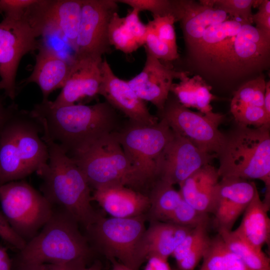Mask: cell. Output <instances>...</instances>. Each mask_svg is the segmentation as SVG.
Segmentation results:
<instances>
[{
    "instance_id": "obj_1",
    "label": "cell",
    "mask_w": 270,
    "mask_h": 270,
    "mask_svg": "<svg viewBox=\"0 0 270 270\" xmlns=\"http://www.w3.org/2000/svg\"><path fill=\"white\" fill-rule=\"evenodd\" d=\"M186 50L190 62L204 75L232 82L268 68L270 36L252 24L230 18L208 28L202 38Z\"/></svg>"
},
{
    "instance_id": "obj_2",
    "label": "cell",
    "mask_w": 270,
    "mask_h": 270,
    "mask_svg": "<svg viewBox=\"0 0 270 270\" xmlns=\"http://www.w3.org/2000/svg\"><path fill=\"white\" fill-rule=\"evenodd\" d=\"M42 130L71 156L116 131L118 115L106 100L92 105L54 106L48 100L30 110Z\"/></svg>"
},
{
    "instance_id": "obj_3",
    "label": "cell",
    "mask_w": 270,
    "mask_h": 270,
    "mask_svg": "<svg viewBox=\"0 0 270 270\" xmlns=\"http://www.w3.org/2000/svg\"><path fill=\"white\" fill-rule=\"evenodd\" d=\"M42 132L48 159L36 172L42 180V193L53 206L65 210L86 229L100 216L92 205L90 187L74 160L45 131Z\"/></svg>"
},
{
    "instance_id": "obj_4",
    "label": "cell",
    "mask_w": 270,
    "mask_h": 270,
    "mask_svg": "<svg viewBox=\"0 0 270 270\" xmlns=\"http://www.w3.org/2000/svg\"><path fill=\"white\" fill-rule=\"evenodd\" d=\"M42 128L30 111L14 108L0 128V185L22 180L48 162Z\"/></svg>"
},
{
    "instance_id": "obj_5",
    "label": "cell",
    "mask_w": 270,
    "mask_h": 270,
    "mask_svg": "<svg viewBox=\"0 0 270 270\" xmlns=\"http://www.w3.org/2000/svg\"><path fill=\"white\" fill-rule=\"evenodd\" d=\"M78 224L65 210L54 206L48 220L12 259V266L88 262L92 248Z\"/></svg>"
},
{
    "instance_id": "obj_6",
    "label": "cell",
    "mask_w": 270,
    "mask_h": 270,
    "mask_svg": "<svg viewBox=\"0 0 270 270\" xmlns=\"http://www.w3.org/2000/svg\"><path fill=\"white\" fill-rule=\"evenodd\" d=\"M217 158L221 178L260 180L266 186L264 198H270V126L251 128L236 124L224 134Z\"/></svg>"
},
{
    "instance_id": "obj_7",
    "label": "cell",
    "mask_w": 270,
    "mask_h": 270,
    "mask_svg": "<svg viewBox=\"0 0 270 270\" xmlns=\"http://www.w3.org/2000/svg\"><path fill=\"white\" fill-rule=\"evenodd\" d=\"M70 157L94 190L120 184L140 192L145 187L114 132L104 136L88 148Z\"/></svg>"
},
{
    "instance_id": "obj_8",
    "label": "cell",
    "mask_w": 270,
    "mask_h": 270,
    "mask_svg": "<svg viewBox=\"0 0 270 270\" xmlns=\"http://www.w3.org/2000/svg\"><path fill=\"white\" fill-rule=\"evenodd\" d=\"M144 214L130 218H104L101 216L86 228L88 243L133 270L143 263L140 254L146 230Z\"/></svg>"
},
{
    "instance_id": "obj_9",
    "label": "cell",
    "mask_w": 270,
    "mask_h": 270,
    "mask_svg": "<svg viewBox=\"0 0 270 270\" xmlns=\"http://www.w3.org/2000/svg\"><path fill=\"white\" fill-rule=\"evenodd\" d=\"M0 202L7 222L26 244L38 233L54 208L42 192L22 180L0 185Z\"/></svg>"
},
{
    "instance_id": "obj_10",
    "label": "cell",
    "mask_w": 270,
    "mask_h": 270,
    "mask_svg": "<svg viewBox=\"0 0 270 270\" xmlns=\"http://www.w3.org/2000/svg\"><path fill=\"white\" fill-rule=\"evenodd\" d=\"M114 134L145 187L152 186L156 180L160 155L173 135L166 121L160 118L152 126L129 122Z\"/></svg>"
},
{
    "instance_id": "obj_11",
    "label": "cell",
    "mask_w": 270,
    "mask_h": 270,
    "mask_svg": "<svg viewBox=\"0 0 270 270\" xmlns=\"http://www.w3.org/2000/svg\"><path fill=\"white\" fill-rule=\"evenodd\" d=\"M158 114L174 132L202 152L217 156L224 136L218 129L224 119V114L213 111L205 114L192 112L170 94L163 110Z\"/></svg>"
},
{
    "instance_id": "obj_12",
    "label": "cell",
    "mask_w": 270,
    "mask_h": 270,
    "mask_svg": "<svg viewBox=\"0 0 270 270\" xmlns=\"http://www.w3.org/2000/svg\"><path fill=\"white\" fill-rule=\"evenodd\" d=\"M40 36L26 14L19 19L4 18L0 22V76L4 94L11 100L16 96V78L22 58L38 50Z\"/></svg>"
},
{
    "instance_id": "obj_13",
    "label": "cell",
    "mask_w": 270,
    "mask_h": 270,
    "mask_svg": "<svg viewBox=\"0 0 270 270\" xmlns=\"http://www.w3.org/2000/svg\"><path fill=\"white\" fill-rule=\"evenodd\" d=\"M118 4L116 0H83L74 56L102 58L110 51L108 26L118 12Z\"/></svg>"
},
{
    "instance_id": "obj_14",
    "label": "cell",
    "mask_w": 270,
    "mask_h": 270,
    "mask_svg": "<svg viewBox=\"0 0 270 270\" xmlns=\"http://www.w3.org/2000/svg\"><path fill=\"white\" fill-rule=\"evenodd\" d=\"M83 0H36L27 10L26 18L40 36L58 33L74 50Z\"/></svg>"
},
{
    "instance_id": "obj_15",
    "label": "cell",
    "mask_w": 270,
    "mask_h": 270,
    "mask_svg": "<svg viewBox=\"0 0 270 270\" xmlns=\"http://www.w3.org/2000/svg\"><path fill=\"white\" fill-rule=\"evenodd\" d=\"M216 158V155L202 152L173 131L172 138L160 158L156 180L179 185L196 170L210 164Z\"/></svg>"
},
{
    "instance_id": "obj_16",
    "label": "cell",
    "mask_w": 270,
    "mask_h": 270,
    "mask_svg": "<svg viewBox=\"0 0 270 270\" xmlns=\"http://www.w3.org/2000/svg\"><path fill=\"white\" fill-rule=\"evenodd\" d=\"M102 82L98 94L116 110L124 114L130 122L142 126L156 124L158 118L152 114L145 102L132 89L127 81L115 75L106 59L101 65Z\"/></svg>"
},
{
    "instance_id": "obj_17",
    "label": "cell",
    "mask_w": 270,
    "mask_h": 270,
    "mask_svg": "<svg viewBox=\"0 0 270 270\" xmlns=\"http://www.w3.org/2000/svg\"><path fill=\"white\" fill-rule=\"evenodd\" d=\"M254 182L237 178H222L219 181L212 213L218 232L232 230L257 190Z\"/></svg>"
},
{
    "instance_id": "obj_18",
    "label": "cell",
    "mask_w": 270,
    "mask_h": 270,
    "mask_svg": "<svg viewBox=\"0 0 270 270\" xmlns=\"http://www.w3.org/2000/svg\"><path fill=\"white\" fill-rule=\"evenodd\" d=\"M144 48L146 60L144 68L127 82L140 98L152 104L160 113L164 108L174 80L179 79L182 71L164 64Z\"/></svg>"
},
{
    "instance_id": "obj_19",
    "label": "cell",
    "mask_w": 270,
    "mask_h": 270,
    "mask_svg": "<svg viewBox=\"0 0 270 270\" xmlns=\"http://www.w3.org/2000/svg\"><path fill=\"white\" fill-rule=\"evenodd\" d=\"M102 58L74 57L70 60V69L66 82L54 101V106L75 104L86 97L98 94L102 82Z\"/></svg>"
},
{
    "instance_id": "obj_20",
    "label": "cell",
    "mask_w": 270,
    "mask_h": 270,
    "mask_svg": "<svg viewBox=\"0 0 270 270\" xmlns=\"http://www.w3.org/2000/svg\"><path fill=\"white\" fill-rule=\"evenodd\" d=\"M172 14L176 22H180L186 48L199 41L208 28L230 18L224 12L215 8L210 0H174Z\"/></svg>"
},
{
    "instance_id": "obj_21",
    "label": "cell",
    "mask_w": 270,
    "mask_h": 270,
    "mask_svg": "<svg viewBox=\"0 0 270 270\" xmlns=\"http://www.w3.org/2000/svg\"><path fill=\"white\" fill-rule=\"evenodd\" d=\"M92 200L96 202L111 217L116 218L144 215L150 206L148 195L120 184L94 190Z\"/></svg>"
},
{
    "instance_id": "obj_22",
    "label": "cell",
    "mask_w": 270,
    "mask_h": 270,
    "mask_svg": "<svg viewBox=\"0 0 270 270\" xmlns=\"http://www.w3.org/2000/svg\"><path fill=\"white\" fill-rule=\"evenodd\" d=\"M70 69V61L60 56L52 47L41 44L32 72L24 82L36 84L42 92V100H46L52 92L64 86Z\"/></svg>"
},
{
    "instance_id": "obj_23",
    "label": "cell",
    "mask_w": 270,
    "mask_h": 270,
    "mask_svg": "<svg viewBox=\"0 0 270 270\" xmlns=\"http://www.w3.org/2000/svg\"><path fill=\"white\" fill-rule=\"evenodd\" d=\"M218 168L208 164L187 178L180 184L182 199L199 211L212 213L219 182Z\"/></svg>"
},
{
    "instance_id": "obj_24",
    "label": "cell",
    "mask_w": 270,
    "mask_h": 270,
    "mask_svg": "<svg viewBox=\"0 0 270 270\" xmlns=\"http://www.w3.org/2000/svg\"><path fill=\"white\" fill-rule=\"evenodd\" d=\"M192 229L168 222L152 221L146 230L140 244L143 262L152 256L168 260Z\"/></svg>"
},
{
    "instance_id": "obj_25",
    "label": "cell",
    "mask_w": 270,
    "mask_h": 270,
    "mask_svg": "<svg viewBox=\"0 0 270 270\" xmlns=\"http://www.w3.org/2000/svg\"><path fill=\"white\" fill-rule=\"evenodd\" d=\"M266 84L264 76L260 74L244 82L235 92L230 102V112L236 122L252 124L265 116Z\"/></svg>"
},
{
    "instance_id": "obj_26",
    "label": "cell",
    "mask_w": 270,
    "mask_h": 270,
    "mask_svg": "<svg viewBox=\"0 0 270 270\" xmlns=\"http://www.w3.org/2000/svg\"><path fill=\"white\" fill-rule=\"evenodd\" d=\"M270 208L261 200L257 190L244 212L240 226L234 230L243 239L260 250L270 242Z\"/></svg>"
},
{
    "instance_id": "obj_27",
    "label": "cell",
    "mask_w": 270,
    "mask_h": 270,
    "mask_svg": "<svg viewBox=\"0 0 270 270\" xmlns=\"http://www.w3.org/2000/svg\"><path fill=\"white\" fill-rule=\"evenodd\" d=\"M188 73L182 72L179 82L172 84L170 92L186 108H196L204 114L212 112L210 102L215 97L210 92L211 86L200 75L190 78Z\"/></svg>"
},
{
    "instance_id": "obj_28",
    "label": "cell",
    "mask_w": 270,
    "mask_h": 270,
    "mask_svg": "<svg viewBox=\"0 0 270 270\" xmlns=\"http://www.w3.org/2000/svg\"><path fill=\"white\" fill-rule=\"evenodd\" d=\"M149 212L152 221L166 222L182 200L172 185L156 180L152 185Z\"/></svg>"
},
{
    "instance_id": "obj_29",
    "label": "cell",
    "mask_w": 270,
    "mask_h": 270,
    "mask_svg": "<svg viewBox=\"0 0 270 270\" xmlns=\"http://www.w3.org/2000/svg\"><path fill=\"white\" fill-rule=\"evenodd\" d=\"M228 248L250 270H270V260L262 250L256 248L234 230L218 232Z\"/></svg>"
},
{
    "instance_id": "obj_30",
    "label": "cell",
    "mask_w": 270,
    "mask_h": 270,
    "mask_svg": "<svg viewBox=\"0 0 270 270\" xmlns=\"http://www.w3.org/2000/svg\"><path fill=\"white\" fill-rule=\"evenodd\" d=\"M200 270H250L218 234L210 238Z\"/></svg>"
},
{
    "instance_id": "obj_31",
    "label": "cell",
    "mask_w": 270,
    "mask_h": 270,
    "mask_svg": "<svg viewBox=\"0 0 270 270\" xmlns=\"http://www.w3.org/2000/svg\"><path fill=\"white\" fill-rule=\"evenodd\" d=\"M108 36L110 46L126 54H131L140 47L126 26L124 17H120L118 12L110 19Z\"/></svg>"
},
{
    "instance_id": "obj_32",
    "label": "cell",
    "mask_w": 270,
    "mask_h": 270,
    "mask_svg": "<svg viewBox=\"0 0 270 270\" xmlns=\"http://www.w3.org/2000/svg\"><path fill=\"white\" fill-rule=\"evenodd\" d=\"M260 0H210L216 8L224 12L230 18L252 24V8L258 6Z\"/></svg>"
},
{
    "instance_id": "obj_33",
    "label": "cell",
    "mask_w": 270,
    "mask_h": 270,
    "mask_svg": "<svg viewBox=\"0 0 270 270\" xmlns=\"http://www.w3.org/2000/svg\"><path fill=\"white\" fill-rule=\"evenodd\" d=\"M166 222L193 228L209 224L210 218L208 214L199 211L182 199Z\"/></svg>"
},
{
    "instance_id": "obj_34",
    "label": "cell",
    "mask_w": 270,
    "mask_h": 270,
    "mask_svg": "<svg viewBox=\"0 0 270 270\" xmlns=\"http://www.w3.org/2000/svg\"><path fill=\"white\" fill-rule=\"evenodd\" d=\"M148 24L154 29L158 38L167 44L174 52H178L174 24L176 22L172 14L165 16H152Z\"/></svg>"
},
{
    "instance_id": "obj_35",
    "label": "cell",
    "mask_w": 270,
    "mask_h": 270,
    "mask_svg": "<svg viewBox=\"0 0 270 270\" xmlns=\"http://www.w3.org/2000/svg\"><path fill=\"white\" fill-rule=\"evenodd\" d=\"M146 26L147 34L144 48L160 60L170 62L178 59L179 58L178 53L174 52L167 44L161 40L148 24Z\"/></svg>"
},
{
    "instance_id": "obj_36",
    "label": "cell",
    "mask_w": 270,
    "mask_h": 270,
    "mask_svg": "<svg viewBox=\"0 0 270 270\" xmlns=\"http://www.w3.org/2000/svg\"><path fill=\"white\" fill-rule=\"evenodd\" d=\"M118 3H122L130 6L140 12L148 10L152 16H165L172 14L174 0H116Z\"/></svg>"
},
{
    "instance_id": "obj_37",
    "label": "cell",
    "mask_w": 270,
    "mask_h": 270,
    "mask_svg": "<svg viewBox=\"0 0 270 270\" xmlns=\"http://www.w3.org/2000/svg\"><path fill=\"white\" fill-rule=\"evenodd\" d=\"M209 224H202L193 228L176 248L172 256L176 262L186 256L204 237L208 236Z\"/></svg>"
},
{
    "instance_id": "obj_38",
    "label": "cell",
    "mask_w": 270,
    "mask_h": 270,
    "mask_svg": "<svg viewBox=\"0 0 270 270\" xmlns=\"http://www.w3.org/2000/svg\"><path fill=\"white\" fill-rule=\"evenodd\" d=\"M210 238L202 239L182 260L176 262L180 270H194L198 264L209 246Z\"/></svg>"
},
{
    "instance_id": "obj_39",
    "label": "cell",
    "mask_w": 270,
    "mask_h": 270,
    "mask_svg": "<svg viewBox=\"0 0 270 270\" xmlns=\"http://www.w3.org/2000/svg\"><path fill=\"white\" fill-rule=\"evenodd\" d=\"M36 0H0V14L4 18L19 19Z\"/></svg>"
},
{
    "instance_id": "obj_40",
    "label": "cell",
    "mask_w": 270,
    "mask_h": 270,
    "mask_svg": "<svg viewBox=\"0 0 270 270\" xmlns=\"http://www.w3.org/2000/svg\"><path fill=\"white\" fill-rule=\"evenodd\" d=\"M139 14L140 12L136 10L132 9L124 17V20L132 36L140 47L146 43L147 26L140 20Z\"/></svg>"
},
{
    "instance_id": "obj_41",
    "label": "cell",
    "mask_w": 270,
    "mask_h": 270,
    "mask_svg": "<svg viewBox=\"0 0 270 270\" xmlns=\"http://www.w3.org/2000/svg\"><path fill=\"white\" fill-rule=\"evenodd\" d=\"M88 262L78 260L66 264L44 263L38 264L12 266L13 270H81Z\"/></svg>"
},
{
    "instance_id": "obj_42",
    "label": "cell",
    "mask_w": 270,
    "mask_h": 270,
    "mask_svg": "<svg viewBox=\"0 0 270 270\" xmlns=\"http://www.w3.org/2000/svg\"><path fill=\"white\" fill-rule=\"evenodd\" d=\"M258 8V11L252 14V22L256 28L270 36V0H261Z\"/></svg>"
},
{
    "instance_id": "obj_43",
    "label": "cell",
    "mask_w": 270,
    "mask_h": 270,
    "mask_svg": "<svg viewBox=\"0 0 270 270\" xmlns=\"http://www.w3.org/2000/svg\"><path fill=\"white\" fill-rule=\"evenodd\" d=\"M0 237L18 250L22 248L26 242L13 230L3 214L0 212Z\"/></svg>"
},
{
    "instance_id": "obj_44",
    "label": "cell",
    "mask_w": 270,
    "mask_h": 270,
    "mask_svg": "<svg viewBox=\"0 0 270 270\" xmlns=\"http://www.w3.org/2000/svg\"><path fill=\"white\" fill-rule=\"evenodd\" d=\"M144 270H172L168 260L156 256H152L148 258Z\"/></svg>"
},
{
    "instance_id": "obj_45",
    "label": "cell",
    "mask_w": 270,
    "mask_h": 270,
    "mask_svg": "<svg viewBox=\"0 0 270 270\" xmlns=\"http://www.w3.org/2000/svg\"><path fill=\"white\" fill-rule=\"evenodd\" d=\"M0 270H13L12 259L10 258L7 248L0 245Z\"/></svg>"
},
{
    "instance_id": "obj_46",
    "label": "cell",
    "mask_w": 270,
    "mask_h": 270,
    "mask_svg": "<svg viewBox=\"0 0 270 270\" xmlns=\"http://www.w3.org/2000/svg\"><path fill=\"white\" fill-rule=\"evenodd\" d=\"M14 105L15 104L12 103L8 106H6L3 97L0 95V128L11 114Z\"/></svg>"
},
{
    "instance_id": "obj_47",
    "label": "cell",
    "mask_w": 270,
    "mask_h": 270,
    "mask_svg": "<svg viewBox=\"0 0 270 270\" xmlns=\"http://www.w3.org/2000/svg\"><path fill=\"white\" fill-rule=\"evenodd\" d=\"M264 108L266 114L270 118V82H266L264 99Z\"/></svg>"
},
{
    "instance_id": "obj_48",
    "label": "cell",
    "mask_w": 270,
    "mask_h": 270,
    "mask_svg": "<svg viewBox=\"0 0 270 270\" xmlns=\"http://www.w3.org/2000/svg\"><path fill=\"white\" fill-rule=\"evenodd\" d=\"M112 260V270H133L115 260Z\"/></svg>"
},
{
    "instance_id": "obj_49",
    "label": "cell",
    "mask_w": 270,
    "mask_h": 270,
    "mask_svg": "<svg viewBox=\"0 0 270 270\" xmlns=\"http://www.w3.org/2000/svg\"><path fill=\"white\" fill-rule=\"evenodd\" d=\"M81 270H102V264L98 261H96L89 266H85Z\"/></svg>"
},
{
    "instance_id": "obj_50",
    "label": "cell",
    "mask_w": 270,
    "mask_h": 270,
    "mask_svg": "<svg viewBox=\"0 0 270 270\" xmlns=\"http://www.w3.org/2000/svg\"><path fill=\"white\" fill-rule=\"evenodd\" d=\"M3 89H4V88H3L2 84L0 81V90H3Z\"/></svg>"
}]
</instances>
